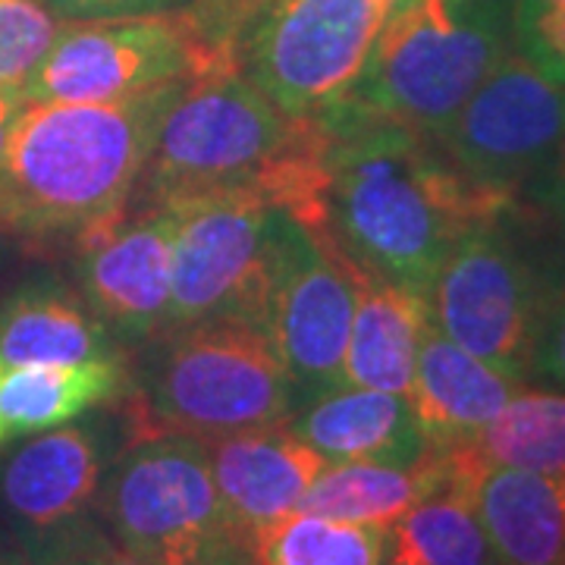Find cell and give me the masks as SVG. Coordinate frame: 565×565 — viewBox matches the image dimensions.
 <instances>
[{"label": "cell", "instance_id": "d4e9b609", "mask_svg": "<svg viewBox=\"0 0 565 565\" xmlns=\"http://www.w3.org/2000/svg\"><path fill=\"white\" fill-rule=\"evenodd\" d=\"M468 446L490 465L565 475V393L522 386Z\"/></svg>", "mask_w": 565, "mask_h": 565}, {"label": "cell", "instance_id": "ac0fdd59", "mask_svg": "<svg viewBox=\"0 0 565 565\" xmlns=\"http://www.w3.org/2000/svg\"><path fill=\"white\" fill-rule=\"evenodd\" d=\"M286 424L327 462L415 465L430 449L408 396L384 390H330L305 403Z\"/></svg>", "mask_w": 565, "mask_h": 565}, {"label": "cell", "instance_id": "9a60e30c", "mask_svg": "<svg viewBox=\"0 0 565 565\" xmlns=\"http://www.w3.org/2000/svg\"><path fill=\"white\" fill-rule=\"evenodd\" d=\"M471 493L500 565H565V475L490 465L468 444L440 449Z\"/></svg>", "mask_w": 565, "mask_h": 565}, {"label": "cell", "instance_id": "30bf717a", "mask_svg": "<svg viewBox=\"0 0 565 565\" xmlns=\"http://www.w3.org/2000/svg\"><path fill=\"white\" fill-rule=\"evenodd\" d=\"M553 289L500 221L468 230L427 286L430 323L500 374L525 384Z\"/></svg>", "mask_w": 565, "mask_h": 565}, {"label": "cell", "instance_id": "603a6c76", "mask_svg": "<svg viewBox=\"0 0 565 565\" xmlns=\"http://www.w3.org/2000/svg\"><path fill=\"white\" fill-rule=\"evenodd\" d=\"M384 565H500L468 487L449 468L444 484L386 527Z\"/></svg>", "mask_w": 565, "mask_h": 565}, {"label": "cell", "instance_id": "4fadbf2b", "mask_svg": "<svg viewBox=\"0 0 565 565\" xmlns=\"http://www.w3.org/2000/svg\"><path fill=\"white\" fill-rule=\"evenodd\" d=\"M352 315L355 264L282 214L262 330L302 405L345 386Z\"/></svg>", "mask_w": 565, "mask_h": 565}, {"label": "cell", "instance_id": "4dcf8cb0", "mask_svg": "<svg viewBox=\"0 0 565 565\" xmlns=\"http://www.w3.org/2000/svg\"><path fill=\"white\" fill-rule=\"evenodd\" d=\"M70 565H148V563L136 559L132 553L120 550V546L114 544L107 534H102V537L88 546V550H82L79 556H76Z\"/></svg>", "mask_w": 565, "mask_h": 565}, {"label": "cell", "instance_id": "f1b7e54d", "mask_svg": "<svg viewBox=\"0 0 565 565\" xmlns=\"http://www.w3.org/2000/svg\"><path fill=\"white\" fill-rule=\"evenodd\" d=\"M61 20H110L170 10L177 0H41Z\"/></svg>", "mask_w": 565, "mask_h": 565}, {"label": "cell", "instance_id": "7a4b0ae2", "mask_svg": "<svg viewBox=\"0 0 565 565\" xmlns=\"http://www.w3.org/2000/svg\"><path fill=\"white\" fill-rule=\"evenodd\" d=\"M180 85L117 104H25L0 158V233L76 236L122 211Z\"/></svg>", "mask_w": 565, "mask_h": 565}, {"label": "cell", "instance_id": "5bb4252c", "mask_svg": "<svg viewBox=\"0 0 565 565\" xmlns=\"http://www.w3.org/2000/svg\"><path fill=\"white\" fill-rule=\"evenodd\" d=\"M173 236L177 211L170 207H122L73 236L76 289L126 352L167 330Z\"/></svg>", "mask_w": 565, "mask_h": 565}, {"label": "cell", "instance_id": "484cf974", "mask_svg": "<svg viewBox=\"0 0 565 565\" xmlns=\"http://www.w3.org/2000/svg\"><path fill=\"white\" fill-rule=\"evenodd\" d=\"M61 29V17L41 0H0V92L22 95Z\"/></svg>", "mask_w": 565, "mask_h": 565}, {"label": "cell", "instance_id": "4316f807", "mask_svg": "<svg viewBox=\"0 0 565 565\" xmlns=\"http://www.w3.org/2000/svg\"><path fill=\"white\" fill-rule=\"evenodd\" d=\"M512 44L534 70L565 85V0H515Z\"/></svg>", "mask_w": 565, "mask_h": 565}, {"label": "cell", "instance_id": "ffe728a7", "mask_svg": "<svg viewBox=\"0 0 565 565\" xmlns=\"http://www.w3.org/2000/svg\"><path fill=\"white\" fill-rule=\"evenodd\" d=\"M122 349L79 289L61 280L29 282L0 305V364L126 362Z\"/></svg>", "mask_w": 565, "mask_h": 565}, {"label": "cell", "instance_id": "52a82bcc", "mask_svg": "<svg viewBox=\"0 0 565 565\" xmlns=\"http://www.w3.org/2000/svg\"><path fill=\"white\" fill-rule=\"evenodd\" d=\"M396 0H267L233 44V66L289 117L352 98Z\"/></svg>", "mask_w": 565, "mask_h": 565}, {"label": "cell", "instance_id": "3957f363", "mask_svg": "<svg viewBox=\"0 0 565 565\" xmlns=\"http://www.w3.org/2000/svg\"><path fill=\"white\" fill-rule=\"evenodd\" d=\"M117 399L126 444L145 437L217 440L286 424L299 393L258 323L236 318L167 327L136 349Z\"/></svg>", "mask_w": 565, "mask_h": 565}, {"label": "cell", "instance_id": "cb8c5ba5", "mask_svg": "<svg viewBox=\"0 0 565 565\" xmlns=\"http://www.w3.org/2000/svg\"><path fill=\"white\" fill-rule=\"evenodd\" d=\"M386 527L289 512L255 527L245 546L252 565H384Z\"/></svg>", "mask_w": 565, "mask_h": 565}, {"label": "cell", "instance_id": "d6986e66", "mask_svg": "<svg viewBox=\"0 0 565 565\" xmlns=\"http://www.w3.org/2000/svg\"><path fill=\"white\" fill-rule=\"evenodd\" d=\"M427 327L430 308L424 292L367 274L355 264V315L345 345L343 384L408 396Z\"/></svg>", "mask_w": 565, "mask_h": 565}, {"label": "cell", "instance_id": "1f68e13d", "mask_svg": "<svg viewBox=\"0 0 565 565\" xmlns=\"http://www.w3.org/2000/svg\"><path fill=\"white\" fill-rule=\"evenodd\" d=\"M22 107H25V98L20 92H0V158L7 151V141H10V132L20 120Z\"/></svg>", "mask_w": 565, "mask_h": 565}, {"label": "cell", "instance_id": "6da1fadb", "mask_svg": "<svg viewBox=\"0 0 565 565\" xmlns=\"http://www.w3.org/2000/svg\"><path fill=\"white\" fill-rule=\"evenodd\" d=\"M315 120L321 148L292 221L367 274L427 296L446 252L512 204L509 192L465 177L430 136L355 98Z\"/></svg>", "mask_w": 565, "mask_h": 565}, {"label": "cell", "instance_id": "d6a6232c", "mask_svg": "<svg viewBox=\"0 0 565 565\" xmlns=\"http://www.w3.org/2000/svg\"><path fill=\"white\" fill-rule=\"evenodd\" d=\"M550 202H553V211H556V217L563 223V233H565V170L556 177V180L550 182Z\"/></svg>", "mask_w": 565, "mask_h": 565}, {"label": "cell", "instance_id": "2e32d148", "mask_svg": "<svg viewBox=\"0 0 565 565\" xmlns=\"http://www.w3.org/2000/svg\"><path fill=\"white\" fill-rule=\"evenodd\" d=\"M204 449L226 519L243 537L296 512L305 490L330 465L315 446L296 437L289 424L217 437Z\"/></svg>", "mask_w": 565, "mask_h": 565}, {"label": "cell", "instance_id": "e0dca14e", "mask_svg": "<svg viewBox=\"0 0 565 565\" xmlns=\"http://www.w3.org/2000/svg\"><path fill=\"white\" fill-rule=\"evenodd\" d=\"M525 384L490 367L430 323L418 349L408 405L430 449L475 440Z\"/></svg>", "mask_w": 565, "mask_h": 565}, {"label": "cell", "instance_id": "7402d4cb", "mask_svg": "<svg viewBox=\"0 0 565 565\" xmlns=\"http://www.w3.org/2000/svg\"><path fill=\"white\" fill-rule=\"evenodd\" d=\"M446 481L440 449H427L415 465L333 462L305 490L296 512L333 522L390 527Z\"/></svg>", "mask_w": 565, "mask_h": 565}, {"label": "cell", "instance_id": "836d02e7", "mask_svg": "<svg viewBox=\"0 0 565 565\" xmlns=\"http://www.w3.org/2000/svg\"><path fill=\"white\" fill-rule=\"evenodd\" d=\"M0 565H25L22 563L20 550L10 541V534L3 531V525H0Z\"/></svg>", "mask_w": 565, "mask_h": 565}, {"label": "cell", "instance_id": "8992f818", "mask_svg": "<svg viewBox=\"0 0 565 565\" xmlns=\"http://www.w3.org/2000/svg\"><path fill=\"white\" fill-rule=\"evenodd\" d=\"M95 515L114 544L148 565H252L195 437L122 446L104 475Z\"/></svg>", "mask_w": 565, "mask_h": 565}, {"label": "cell", "instance_id": "f546056e", "mask_svg": "<svg viewBox=\"0 0 565 565\" xmlns=\"http://www.w3.org/2000/svg\"><path fill=\"white\" fill-rule=\"evenodd\" d=\"M189 3L207 29H214L217 35H236L267 0H189Z\"/></svg>", "mask_w": 565, "mask_h": 565}, {"label": "cell", "instance_id": "44dd1931", "mask_svg": "<svg viewBox=\"0 0 565 565\" xmlns=\"http://www.w3.org/2000/svg\"><path fill=\"white\" fill-rule=\"evenodd\" d=\"M126 362L22 364L0 377V444L63 427L92 408L114 405L129 386Z\"/></svg>", "mask_w": 565, "mask_h": 565}, {"label": "cell", "instance_id": "8fae6325", "mask_svg": "<svg viewBox=\"0 0 565 565\" xmlns=\"http://www.w3.org/2000/svg\"><path fill=\"white\" fill-rule=\"evenodd\" d=\"M177 211L167 327L236 318L262 327L282 211L258 192H223Z\"/></svg>", "mask_w": 565, "mask_h": 565}, {"label": "cell", "instance_id": "7c38bea8", "mask_svg": "<svg viewBox=\"0 0 565 565\" xmlns=\"http://www.w3.org/2000/svg\"><path fill=\"white\" fill-rule=\"evenodd\" d=\"M449 161L500 192L541 173H563L565 85L509 51L437 136Z\"/></svg>", "mask_w": 565, "mask_h": 565}, {"label": "cell", "instance_id": "83f0119b", "mask_svg": "<svg viewBox=\"0 0 565 565\" xmlns=\"http://www.w3.org/2000/svg\"><path fill=\"white\" fill-rule=\"evenodd\" d=\"M531 377H544L565 390V289L553 292V299L546 305L544 323L534 345Z\"/></svg>", "mask_w": 565, "mask_h": 565}, {"label": "cell", "instance_id": "ba28073f", "mask_svg": "<svg viewBox=\"0 0 565 565\" xmlns=\"http://www.w3.org/2000/svg\"><path fill=\"white\" fill-rule=\"evenodd\" d=\"M223 66L185 10L63 22L25 104H117L145 98Z\"/></svg>", "mask_w": 565, "mask_h": 565}, {"label": "cell", "instance_id": "e575fe53", "mask_svg": "<svg viewBox=\"0 0 565 565\" xmlns=\"http://www.w3.org/2000/svg\"><path fill=\"white\" fill-rule=\"evenodd\" d=\"M0 446H3V444H0Z\"/></svg>", "mask_w": 565, "mask_h": 565}, {"label": "cell", "instance_id": "5b68a950", "mask_svg": "<svg viewBox=\"0 0 565 565\" xmlns=\"http://www.w3.org/2000/svg\"><path fill=\"white\" fill-rule=\"evenodd\" d=\"M509 51V0H396L352 98L437 139Z\"/></svg>", "mask_w": 565, "mask_h": 565}, {"label": "cell", "instance_id": "277c9868", "mask_svg": "<svg viewBox=\"0 0 565 565\" xmlns=\"http://www.w3.org/2000/svg\"><path fill=\"white\" fill-rule=\"evenodd\" d=\"M311 117H289L236 70L182 82L163 107L129 211L180 207L223 192H258L311 139Z\"/></svg>", "mask_w": 565, "mask_h": 565}, {"label": "cell", "instance_id": "9c48e42d", "mask_svg": "<svg viewBox=\"0 0 565 565\" xmlns=\"http://www.w3.org/2000/svg\"><path fill=\"white\" fill-rule=\"evenodd\" d=\"M126 446L114 424L41 430L0 456V525L25 565H70L104 534L95 505L104 475Z\"/></svg>", "mask_w": 565, "mask_h": 565}]
</instances>
